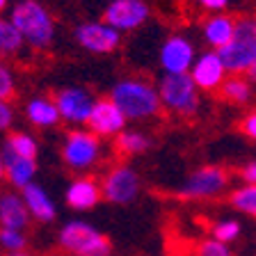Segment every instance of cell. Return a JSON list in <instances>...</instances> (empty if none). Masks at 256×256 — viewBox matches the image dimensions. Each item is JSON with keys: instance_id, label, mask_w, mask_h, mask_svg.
Segmentation results:
<instances>
[{"instance_id": "6da1fadb", "label": "cell", "mask_w": 256, "mask_h": 256, "mask_svg": "<svg viewBox=\"0 0 256 256\" xmlns=\"http://www.w3.org/2000/svg\"><path fill=\"white\" fill-rule=\"evenodd\" d=\"M108 96L119 106L128 122L146 124L162 114L158 85L144 76H124L114 80L108 90Z\"/></svg>"}, {"instance_id": "7a4b0ae2", "label": "cell", "mask_w": 256, "mask_h": 256, "mask_svg": "<svg viewBox=\"0 0 256 256\" xmlns=\"http://www.w3.org/2000/svg\"><path fill=\"white\" fill-rule=\"evenodd\" d=\"M10 21L21 32L23 42L34 53H48L58 42V21L42 0H14Z\"/></svg>"}, {"instance_id": "3957f363", "label": "cell", "mask_w": 256, "mask_h": 256, "mask_svg": "<svg viewBox=\"0 0 256 256\" xmlns=\"http://www.w3.org/2000/svg\"><path fill=\"white\" fill-rule=\"evenodd\" d=\"M60 158L74 174H92L106 160V146L90 128H69L60 142Z\"/></svg>"}, {"instance_id": "277c9868", "label": "cell", "mask_w": 256, "mask_h": 256, "mask_svg": "<svg viewBox=\"0 0 256 256\" xmlns=\"http://www.w3.org/2000/svg\"><path fill=\"white\" fill-rule=\"evenodd\" d=\"M162 110L178 119H194L202 110V90L190 74H162L158 80Z\"/></svg>"}, {"instance_id": "5b68a950", "label": "cell", "mask_w": 256, "mask_h": 256, "mask_svg": "<svg viewBox=\"0 0 256 256\" xmlns=\"http://www.w3.org/2000/svg\"><path fill=\"white\" fill-rule=\"evenodd\" d=\"M218 53L229 76H250L256 60V14L236 16L234 37Z\"/></svg>"}, {"instance_id": "8992f818", "label": "cell", "mask_w": 256, "mask_h": 256, "mask_svg": "<svg viewBox=\"0 0 256 256\" xmlns=\"http://www.w3.org/2000/svg\"><path fill=\"white\" fill-rule=\"evenodd\" d=\"M58 247L69 256H112L110 238L82 220H69L60 226Z\"/></svg>"}, {"instance_id": "52a82bcc", "label": "cell", "mask_w": 256, "mask_h": 256, "mask_svg": "<svg viewBox=\"0 0 256 256\" xmlns=\"http://www.w3.org/2000/svg\"><path fill=\"white\" fill-rule=\"evenodd\" d=\"M231 186V174L220 165H204L190 172L178 186L176 194L186 202H215L224 197Z\"/></svg>"}, {"instance_id": "ba28073f", "label": "cell", "mask_w": 256, "mask_h": 256, "mask_svg": "<svg viewBox=\"0 0 256 256\" xmlns=\"http://www.w3.org/2000/svg\"><path fill=\"white\" fill-rule=\"evenodd\" d=\"M103 199L112 206H130L142 194V176L126 160L110 165L101 176Z\"/></svg>"}, {"instance_id": "9c48e42d", "label": "cell", "mask_w": 256, "mask_h": 256, "mask_svg": "<svg viewBox=\"0 0 256 256\" xmlns=\"http://www.w3.org/2000/svg\"><path fill=\"white\" fill-rule=\"evenodd\" d=\"M98 96L85 85H64L55 90L53 101L60 110L62 124L71 128H87Z\"/></svg>"}, {"instance_id": "30bf717a", "label": "cell", "mask_w": 256, "mask_h": 256, "mask_svg": "<svg viewBox=\"0 0 256 256\" xmlns=\"http://www.w3.org/2000/svg\"><path fill=\"white\" fill-rule=\"evenodd\" d=\"M74 42L78 44L80 50L90 55L103 58V55L117 53L124 44V34L108 26L103 18L98 21H82L74 28Z\"/></svg>"}, {"instance_id": "8fae6325", "label": "cell", "mask_w": 256, "mask_h": 256, "mask_svg": "<svg viewBox=\"0 0 256 256\" xmlns=\"http://www.w3.org/2000/svg\"><path fill=\"white\" fill-rule=\"evenodd\" d=\"M154 10L149 0H108L101 18L122 34H130L146 26Z\"/></svg>"}, {"instance_id": "7c38bea8", "label": "cell", "mask_w": 256, "mask_h": 256, "mask_svg": "<svg viewBox=\"0 0 256 256\" xmlns=\"http://www.w3.org/2000/svg\"><path fill=\"white\" fill-rule=\"evenodd\" d=\"M197 55V46L188 32H170L158 48V66L162 74H190Z\"/></svg>"}, {"instance_id": "4fadbf2b", "label": "cell", "mask_w": 256, "mask_h": 256, "mask_svg": "<svg viewBox=\"0 0 256 256\" xmlns=\"http://www.w3.org/2000/svg\"><path fill=\"white\" fill-rule=\"evenodd\" d=\"M126 114L119 110V106L112 101L110 96H98L94 103V110H92L90 117V128L94 135H98L101 140H114L117 135H122L126 130Z\"/></svg>"}, {"instance_id": "5bb4252c", "label": "cell", "mask_w": 256, "mask_h": 256, "mask_svg": "<svg viewBox=\"0 0 256 256\" xmlns=\"http://www.w3.org/2000/svg\"><path fill=\"white\" fill-rule=\"evenodd\" d=\"M190 76L194 80V85L202 92L218 94L220 87L224 85V80L229 78V71H226L218 50L206 48V50H202L197 55V60H194V64H192V69H190Z\"/></svg>"}, {"instance_id": "9a60e30c", "label": "cell", "mask_w": 256, "mask_h": 256, "mask_svg": "<svg viewBox=\"0 0 256 256\" xmlns=\"http://www.w3.org/2000/svg\"><path fill=\"white\" fill-rule=\"evenodd\" d=\"M101 202H103L101 178H96L92 174H80L76 178H71V183L64 190V204L76 213L94 210Z\"/></svg>"}, {"instance_id": "2e32d148", "label": "cell", "mask_w": 256, "mask_h": 256, "mask_svg": "<svg viewBox=\"0 0 256 256\" xmlns=\"http://www.w3.org/2000/svg\"><path fill=\"white\" fill-rule=\"evenodd\" d=\"M23 117L37 130H55L62 124L60 110L55 106L53 96H44V94H34L23 103Z\"/></svg>"}, {"instance_id": "e0dca14e", "label": "cell", "mask_w": 256, "mask_h": 256, "mask_svg": "<svg viewBox=\"0 0 256 256\" xmlns=\"http://www.w3.org/2000/svg\"><path fill=\"white\" fill-rule=\"evenodd\" d=\"M236 32V16L220 12V14H208L202 23H199V34L206 48L210 50H220L231 42Z\"/></svg>"}, {"instance_id": "ac0fdd59", "label": "cell", "mask_w": 256, "mask_h": 256, "mask_svg": "<svg viewBox=\"0 0 256 256\" xmlns=\"http://www.w3.org/2000/svg\"><path fill=\"white\" fill-rule=\"evenodd\" d=\"M30 222H32V215L28 210L26 202H23L21 192L18 190L0 192V226L28 231Z\"/></svg>"}, {"instance_id": "d6986e66", "label": "cell", "mask_w": 256, "mask_h": 256, "mask_svg": "<svg viewBox=\"0 0 256 256\" xmlns=\"http://www.w3.org/2000/svg\"><path fill=\"white\" fill-rule=\"evenodd\" d=\"M2 160H5V181L12 186V190L21 192L23 188H28L30 183H34L39 172V162L30 158H23V156L12 154L10 149L2 146Z\"/></svg>"}, {"instance_id": "ffe728a7", "label": "cell", "mask_w": 256, "mask_h": 256, "mask_svg": "<svg viewBox=\"0 0 256 256\" xmlns=\"http://www.w3.org/2000/svg\"><path fill=\"white\" fill-rule=\"evenodd\" d=\"M21 194L34 222H39V224L55 222V218H58V204L53 202V197L48 194V190L42 183H37V181L30 183L28 188L21 190Z\"/></svg>"}, {"instance_id": "44dd1931", "label": "cell", "mask_w": 256, "mask_h": 256, "mask_svg": "<svg viewBox=\"0 0 256 256\" xmlns=\"http://www.w3.org/2000/svg\"><path fill=\"white\" fill-rule=\"evenodd\" d=\"M154 146V138L146 130L140 128H126L122 135L114 138V151L122 158H135V156H144Z\"/></svg>"}, {"instance_id": "7402d4cb", "label": "cell", "mask_w": 256, "mask_h": 256, "mask_svg": "<svg viewBox=\"0 0 256 256\" xmlns=\"http://www.w3.org/2000/svg\"><path fill=\"white\" fill-rule=\"evenodd\" d=\"M218 94L229 106L245 108L254 101V82L250 80V76H229Z\"/></svg>"}, {"instance_id": "603a6c76", "label": "cell", "mask_w": 256, "mask_h": 256, "mask_svg": "<svg viewBox=\"0 0 256 256\" xmlns=\"http://www.w3.org/2000/svg\"><path fill=\"white\" fill-rule=\"evenodd\" d=\"M26 48L28 46L23 42L21 32L10 21V16H0V60L10 62L14 58H21Z\"/></svg>"}, {"instance_id": "cb8c5ba5", "label": "cell", "mask_w": 256, "mask_h": 256, "mask_svg": "<svg viewBox=\"0 0 256 256\" xmlns=\"http://www.w3.org/2000/svg\"><path fill=\"white\" fill-rule=\"evenodd\" d=\"M2 146L16 156H23V158H30V160L39 158V140L32 133H28V130H12Z\"/></svg>"}, {"instance_id": "d4e9b609", "label": "cell", "mask_w": 256, "mask_h": 256, "mask_svg": "<svg viewBox=\"0 0 256 256\" xmlns=\"http://www.w3.org/2000/svg\"><path fill=\"white\" fill-rule=\"evenodd\" d=\"M229 204L236 213L256 220V186H238L229 192Z\"/></svg>"}, {"instance_id": "484cf974", "label": "cell", "mask_w": 256, "mask_h": 256, "mask_svg": "<svg viewBox=\"0 0 256 256\" xmlns=\"http://www.w3.org/2000/svg\"><path fill=\"white\" fill-rule=\"evenodd\" d=\"M240 236H242V222L236 218H222L218 222H213V226H210V238L222 240L226 245L240 240Z\"/></svg>"}, {"instance_id": "4316f807", "label": "cell", "mask_w": 256, "mask_h": 256, "mask_svg": "<svg viewBox=\"0 0 256 256\" xmlns=\"http://www.w3.org/2000/svg\"><path fill=\"white\" fill-rule=\"evenodd\" d=\"M0 250L5 254H14V252H26L28 250V234L18 229H5L0 226Z\"/></svg>"}, {"instance_id": "83f0119b", "label": "cell", "mask_w": 256, "mask_h": 256, "mask_svg": "<svg viewBox=\"0 0 256 256\" xmlns=\"http://www.w3.org/2000/svg\"><path fill=\"white\" fill-rule=\"evenodd\" d=\"M18 92V80H16L14 69L10 66V62L0 60V98L12 101Z\"/></svg>"}, {"instance_id": "f1b7e54d", "label": "cell", "mask_w": 256, "mask_h": 256, "mask_svg": "<svg viewBox=\"0 0 256 256\" xmlns=\"http://www.w3.org/2000/svg\"><path fill=\"white\" fill-rule=\"evenodd\" d=\"M197 256H234V250L222 240L204 238L197 245Z\"/></svg>"}, {"instance_id": "f546056e", "label": "cell", "mask_w": 256, "mask_h": 256, "mask_svg": "<svg viewBox=\"0 0 256 256\" xmlns=\"http://www.w3.org/2000/svg\"><path fill=\"white\" fill-rule=\"evenodd\" d=\"M16 124V110L12 101L0 98V133H12V128Z\"/></svg>"}, {"instance_id": "4dcf8cb0", "label": "cell", "mask_w": 256, "mask_h": 256, "mask_svg": "<svg viewBox=\"0 0 256 256\" xmlns=\"http://www.w3.org/2000/svg\"><path fill=\"white\" fill-rule=\"evenodd\" d=\"M238 128H240V133L245 135L250 142H256V108L254 110H250L245 117L240 119Z\"/></svg>"}, {"instance_id": "1f68e13d", "label": "cell", "mask_w": 256, "mask_h": 256, "mask_svg": "<svg viewBox=\"0 0 256 256\" xmlns=\"http://www.w3.org/2000/svg\"><path fill=\"white\" fill-rule=\"evenodd\" d=\"M192 5H199L202 10H206L208 14H220V12H226L231 5V0H188Z\"/></svg>"}, {"instance_id": "d6a6232c", "label": "cell", "mask_w": 256, "mask_h": 256, "mask_svg": "<svg viewBox=\"0 0 256 256\" xmlns=\"http://www.w3.org/2000/svg\"><path fill=\"white\" fill-rule=\"evenodd\" d=\"M238 176L242 181V186H256V158L247 160L245 165L238 170Z\"/></svg>"}, {"instance_id": "836d02e7", "label": "cell", "mask_w": 256, "mask_h": 256, "mask_svg": "<svg viewBox=\"0 0 256 256\" xmlns=\"http://www.w3.org/2000/svg\"><path fill=\"white\" fill-rule=\"evenodd\" d=\"M10 7H12V0H0V16L5 14V12L10 10Z\"/></svg>"}, {"instance_id": "e575fe53", "label": "cell", "mask_w": 256, "mask_h": 256, "mask_svg": "<svg viewBox=\"0 0 256 256\" xmlns=\"http://www.w3.org/2000/svg\"><path fill=\"white\" fill-rule=\"evenodd\" d=\"M0 181H5V160H2V151H0Z\"/></svg>"}, {"instance_id": "d590c367", "label": "cell", "mask_w": 256, "mask_h": 256, "mask_svg": "<svg viewBox=\"0 0 256 256\" xmlns=\"http://www.w3.org/2000/svg\"><path fill=\"white\" fill-rule=\"evenodd\" d=\"M250 80L256 85V60H254V66H252V71H250Z\"/></svg>"}, {"instance_id": "8d00e7d4", "label": "cell", "mask_w": 256, "mask_h": 256, "mask_svg": "<svg viewBox=\"0 0 256 256\" xmlns=\"http://www.w3.org/2000/svg\"><path fill=\"white\" fill-rule=\"evenodd\" d=\"M5 256H34V254H30V252H14V254H5Z\"/></svg>"}]
</instances>
